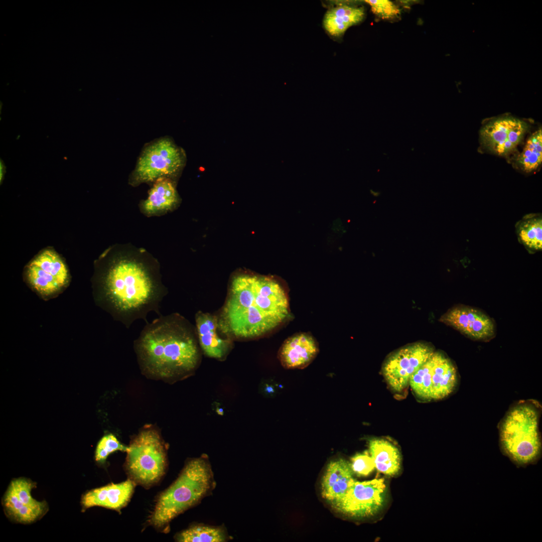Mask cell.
Returning a JSON list of instances; mask_svg holds the SVG:
<instances>
[{"mask_svg": "<svg viewBox=\"0 0 542 542\" xmlns=\"http://www.w3.org/2000/svg\"><path fill=\"white\" fill-rule=\"evenodd\" d=\"M364 17L363 8L341 5L333 7L326 12L323 25L331 35L339 36L343 34L349 27L361 22Z\"/></svg>", "mask_w": 542, "mask_h": 542, "instance_id": "cell-20", "label": "cell"}, {"mask_svg": "<svg viewBox=\"0 0 542 542\" xmlns=\"http://www.w3.org/2000/svg\"><path fill=\"white\" fill-rule=\"evenodd\" d=\"M542 162V130L539 128L527 140L522 151L516 159L517 167L523 172L535 171Z\"/></svg>", "mask_w": 542, "mask_h": 542, "instance_id": "cell-24", "label": "cell"}, {"mask_svg": "<svg viewBox=\"0 0 542 542\" xmlns=\"http://www.w3.org/2000/svg\"><path fill=\"white\" fill-rule=\"evenodd\" d=\"M457 382V370L451 360L434 351L411 376L409 384L418 397L430 401L448 396Z\"/></svg>", "mask_w": 542, "mask_h": 542, "instance_id": "cell-7", "label": "cell"}, {"mask_svg": "<svg viewBox=\"0 0 542 542\" xmlns=\"http://www.w3.org/2000/svg\"><path fill=\"white\" fill-rule=\"evenodd\" d=\"M193 327L178 314L159 316L134 342L142 367L161 377L181 378L195 370L201 354Z\"/></svg>", "mask_w": 542, "mask_h": 542, "instance_id": "cell-3", "label": "cell"}, {"mask_svg": "<svg viewBox=\"0 0 542 542\" xmlns=\"http://www.w3.org/2000/svg\"><path fill=\"white\" fill-rule=\"evenodd\" d=\"M26 277L31 288L45 298L60 292L68 285L70 278L65 263L52 249L43 250L29 262Z\"/></svg>", "mask_w": 542, "mask_h": 542, "instance_id": "cell-9", "label": "cell"}, {"mask_svg": "<svg viewBox=\"0 0 542 542\" xmlns=\"http://www.w3.org/2000/svg\"><path fill=\"white\" fill-rule=\"evenodd\" d=\"M375 14L382 19H391L399 14V10L392 2L388 0H366Z\"/></svg>", "mask_w": 542, "mask_h": 542, "instance_id": "cell-27", "label": "cell"}, {"mask_svg": "<svg viewBox=\"0 0 542 542\" xmlns=\"http://www.w3.org/2000/svg\"><path fill=\"white\" fill-rule=\"evenodd\" d=\"M434 352L430 345L417 342L391 354L382 366L383 375L387 383L396 392L405 389L411 376Z\"/></svg>", "mask_w": 542, "mask_h": 542, "instance_id": "cell-11", "label": "cell"}, {"mask_svg": "<svg viewBox=\"0 0 542 542\" xmlns=\"http://www.w3.org/2000/svg\"><path fill=\"white\" fill-rule=\"evenodd\" d=\"M440 321L474 340H488L495 334L492 320L480 310L470 307H454L445 313Z\"/></svg>", "mask_w": 542, "mask_h": 542, "instance_id": "cell-14", "label": "cell"}, {"mask_svg": "<svg viewBox=\"0 0 542 542\" xmlns=\"http://www.w3.org/2000/svg\"><path fill=\"white\" fill-rule=\"evenodd\" d=\"M125 462L130 479L148 488L158 483L167 466L165 447L159 433L148 428L132 440Z\"/></svg>", "mask_w": 542, "mask_h": 542, "instance_id": "cell-6", "label": "cell"}, {"mask_svg": "<svg viewBox=\"0 0 542 542\" xmlns=\"http://www.w3.org/2000/svg\"><path fill=\"white\" fill-rule=\"evenodd\" d=\"M528 125L522 119L505 115L491 119L480 130L483 148L491 153L505 156L513 152L522 141Z\"/></svg>", "mask_w": 542, "mask_h": 542, "instance_id": "cell-12", "label": "cell"}, {"mask_svg": "<svg viewBox=\"0 0 542 542\" xmlns=\"http://www.w3.org/2000/svg\"><path fill=\"white\" fill-rule=\"evenodd\" d=\"M386 487L383 478L363 482L355 480L345 495L332 504L337 511L352 518L373 516L383 507Z\"/></svg>", "mask_w": 542, "mask_h": 542, "instance_id": "cell-10", "label": "cell"}, {"mask_svg": "<svg viewBox=\"0 0 542 542\" xmlns=\"http://www.w3.org/2000/svg\"><path fill=\"white\" fill-rule=\"evenodd\" d=\"M318 352V345L314 338L308 333H300L284 341L278 357L286 369H303L313 361Z\"/></svg>", "mask_w": 542, "mask_h": 542, "instance_id": "cell-15", "label": "cell"}, {"mask_svg": "<svg viewBox=\"0 0 542 542\" xmlns=\"http://www.w3.org/2000/svg\"><path fill=\"white\" fill-rule=\"evenodd\" d=\"M129 449V447L122 445L114 435H105L101 438L97 445L95 460L98 463H103L113 452L117 451L127 452Z\"/></svg>", "mask_w": 542, "mask_h": 542, "instance_id": "cell-25", "label": "cell"}, {"mask_svg": "<svg viewBox=\"0 0 542 542\" xmlns=\"http://www.w3.org/2000/svg\"><path fill=\"white\" fill-rule=\"evenodd\" d=\"M196 332L200 347L204 353L211 358L223 360L232 348L229 339L221 338L217 332V318L201 312L196 315Z\"/></svg>", "mask_w": 542, "mask_h": 542, "instance_id": "cell-18", "label": "cell"}, {"mask_svg": "<svg viewBox=\"0 0 542 542\" xmlns=\"http://www.w3.org/2000/svg\"><path fill=\"white\" fill-rule=\"evenodd\" d=\"M515 233L519 243L530 254L542 250V215L540 213L526 214L515 224Z\"/></svg>", "mask_w": 542, "mask_h": 542, "instance_id": "cell-22", "label": "cell"}, {"mask_svg": "<svg viewBox=\"0 0 542 542\" xmlns=\"http://www.w3.org/2000/svg\"><path fill=\"white\" fill-rule=\"evenodd\" d=\"M183 151L171 140L163 138L148 145L138 161L134 176L139 182H155L174 175L183 167Z\"/></svg>", "mask_w": 542, "mask_h": 542, "instance_id": "cell-8", "label": "cell"}, {"mask_svg": "<svg viewBox=\"0 0 542 542\" xmlns=\"http://www.w3.org/2000/svg\"><path fill=\"white\" fill-rule=\"evenodd\" d=\"M350 463L343 459L331 461L321 483L322 497L332 504L346 493L355 479Z\"/></svg>", "mask_w": 542, "mask_h": 542, "instance_id": "cell-17", "label": "cell"}, {"mask_svg": "<svg viewBox=\"0 0 542 542\" xmlns=\"http://www.w3.org/2000/svg\"><path fill=\"white\" fill-rule=\"evenodd\" d=\"M175 539L179 542H224L229 539V535L222 526L196 523L178 533Z\"/></svg>", "mask_w": 542, "mask_h": 542, "instance_id": "cell-23", "label": "cell"}, {"mask_svg": "<svg viewBox=\"0 0 542 542\" xmlns=\"http://www.w3.org/2000/svg\"><path fill=\"white\" fill-rule=\"evenodd\" d=\"M539 412L532 403H520L510 410L500 427V442L507 454L520 464L535 460L539 455Z\"/></svg>", "mask_w": 542, "mask_h": 542, "instance_id": "cell-5", "label": "cell"}, {"mask_svg": "<svg viewBox=\"0 0 542 542\" xmlns=\"http://www.w3.org/2000/svg\"><path fill=\"white\" fill-rule=\"evenodd\" d=\"M350 464L353 474L359 476H368L375 468L373 459L367 451L356 454Z\"/></svg>", "mask_w": 542, "mask_h": 542, "instance_id": "cell-26", "label": "cell"}, {"mask_svg": "<svg viewBox=\"0 0 542 542\" xmlns=\"http://www.w3.org/2000/svg\"><path fill=\"white\" fill-rule=\"evenodd\" d=\"M136 483L132 480L93 489L83 495L81 504L83 510L101 506L119 511L126 505L133 492Z\"/></svg>", "mask_w": 542, "mask_h": 542, "instance_id": "cell-16", "label": "cell"}, {"mask_svg": "<svg viewBox=\"0 0 542 542\" xmlns=\"http://www.w3.org/2000/svg\"><path fill=\"white\" fill-rule=\"evenodd\" d=\"M177 200L174 183L169 178L162 177L154 182L143 203V209L147 214L155 215L171 209Z\"/></svg>", "mask_w": 542, "mask_h": 542, "instance_id": "cell-19", "label": "cell"}, {"mask_svg": "<svg viewBox=\"0 0 542 542\" xmlns=\"http://www.w3.org/2000/svg\"><path fill=\"white\" fill-rule=\"evenodd\" d=\"M215 484L206 456L188 460L176 480L158 497L150 523L167 530L173 519L208 496Z\"/></svg>", "mask_w": 542, "mask_h": 542, "instance_id": "cell-4", "label": "cell"}, {"mask_svg": "<svg viewBox=\"0 0 542 542\" xmlns=\"http://www.w3.org/2000/svg\"><path fill=\"white\" fill-rule=\"evenodd\" d=\"M36 484L21 477L10 483L3 499L5 512L14 521L29 524L39 519L47 512L48 506L45 501H39L31 495Z\"/></svg>", "mask_w": 542, "mask_h": 542, "instance_id": "cell-13", "label": "cell"}, {"mask_svg": "<svg viewBox=\"0 0 542 542\" xmlns=\"http://www.w3.org/2000/svg\"><path fill=\"white\" fill-rule=\"evenodd\" d=\"M289 314L287 294L270 278L248 275L235 277L222 313L224 329L239 338L264 335Z\"/></svg>", "mask_w": 542, "mask_h": 542, "instance_id": "cell-2", "label": "cell"}, {"mask_svg": "<svg viewBox=\"0 0 542 542\" xmlns=\"http://www.w3.org/2000/svg\"><path fill=\"white\" fill-rule=\"evenodd\" d=\"M369 454L376 469L387 476L397 474L400 468L401 457L397 448L383 439L369 442Z\"/></svg>", "mask_w": 542, "mask_h": 542, "instance_id": "cell-21", "label": "cell"}, {"mask_svg": "<svg viewBox=\"0 0 542 542\" xmlns=\"http://www.w3.org/2000/svg\"><path fill=\"white\" fill-rule=\"evenodd\" d=\"M159 266L142 251L118 252L102 259L94 285L96 302L126 328L137 320L147 322L151 312L160 315L168 290Z\"/></svg>", "mask_w": 542, "mask_h": 542, "instance_id": "cell-1", "label": "cell"}]
</instances>
